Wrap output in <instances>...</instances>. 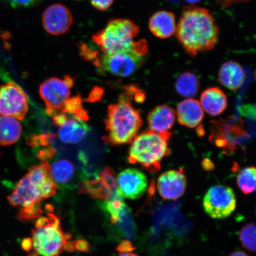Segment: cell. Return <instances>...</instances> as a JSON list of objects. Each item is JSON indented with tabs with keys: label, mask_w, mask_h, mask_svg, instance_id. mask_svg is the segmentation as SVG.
I'll list each match as a JSON object with an SVG mask.
<instances>
[{
	"label": "cell",
	"mask_w": 256,
	"mask_h": 256,
	"mask_svg": "<svg viewBox=\"0 0 256 256\" xmlns=\"http://www.w3.org/2000/svg\"><path fill=\"white\" fill-rule=\"evenodd\" d=\"M176 38L188 55L214 49L218 42L219 30L207 9L185 8L177 24Z\"/></svg>",
	"instance_id": "1"
},
{
	"label": "cell",
	"mask_w": 256,
	"mask_h": 256,
	"mask_svg": "<svg viewBox=\"0 0 256 256\" xmlns=\"http://www.w3.org/2000/svg\"><path fill=\"white\" fill-rule=\"evenodd\" d=\"M57 190L49 163L42 161L28 169V174L16 184L8 200L11 206L23 209L41 204L42 200L55 195Z\"/></svg>",
	"instance_id": "2"
},
{
	"label": "cell",
	"mask_w": 256,
	"mask_h": 256,
	"mask_svg": "<svg viewBox=\"0 0 256 256\" xmlns=\"http://www.w3.org/2000/svg\"><path fill=\"white\" fill-rule=\"evenodd\" d=\"M142 124L140 112L131 104L129 96L121 95L117 103L108 106L104 142L112 146L131 143Z\"/></svg>",
	"instance_id": "3"
},
{
	"label": "cell",
	"mask_w": 256,
	"mask_h": 256,
	"mask_svg": "<svg viewBox=\"0 0 256 256\" xmlns=\"http://www.w3.org/2000/svg\"><path fill=\"white\" fill-rule=\"evenodd\" d=\"M140 28L129 19H112L92 40L105 54L134 52L145 56L148 47L145 40L136 41Z\"/></svg>",
	"instance_id": "4"
},
{
	"label": "cell",
	"mask_w": 256,
	"mask_h": 256,
	"mask_svg": "<svg viewBox=\"0 0 256 256\" xmlns=\"http://www.w3.org/2000/svg\"><path fill=\"white\" fill-rule=\"evenodd\" d=\"M172 134L146 130L134 138L128 160L131 164L138 163L147 171L156 174L161 168L162 160L170 154L168 143Z\"/></svg>",
	"instance_id": "5"
},
{
	"label": "cell",
	"mask_w": 256,
	"mask_h": 256,
	"mask_svg": "<svg viewBox=\"0 0 256 256\" xmlns=\"http://www.w3.org/2000/svg\"><path fill=\"white\" fill-rule=\"evenodd\" d=\"M32 236L34 252L42 256H60L72 238L63 232L58 218L50 212L38 219Z\"/></svg>",
	"instance_id": "6"
},
{
	"label": "cell",
	"mask_w": 256,
	"mask_h": 256,
	"mask_svg": "<svg viewBox=\"0 0 256 256\" xmlns=\"http://www.w3.org/2000/svg\"><path fill=\"white\" fill-rule=\"evenodd\" d=\"M144 56L134 52L103 53L101 55L96 52L92 62L102 71L115 76L127 78L142 66Z\"/></svg>",
	"instance_id": "7"
},
{
	"label": "cell",
	"mask_w": 256,
	"mask_h": 256,
	"mask_svg": "<svg viewBox=\"0 0 256 256\" xmlns=\"http://www.w3.org/2000/svg\"><path fill=\"white\" fill-rule=\"evenodd\" d=\"M75 78L66 76L64 79L52 78L42 83L40 94L46 106V112L49 116L52 117L62 110L66 102L70 98Z\"/></svg>",
	"instance_id": "8"
},
{
	"label": "cell",
	"mask_w": 256,
	"mask_h": 256,
	"mask_svg": "<svg viewBox=\"0 0 256 256\" xmlns=\"http://www.w3.org/2000/svg\"><path fill=\"white\" fill-rule=\"evenodd\" d=\"M203 206L208 215L212 218H226L232 215L236 208L234 192L226 186H214L204 195Z\"/></svg>",
	"instance_id": "9"
},
{
	"label": "cell",
	"mask_w": 256,
	"mask_h": 256,
	"mask_svg": "<svg viewBox=\"0 0 256 256\" xmlns=\"http://www.w3.org/2000/svg\"><path fill=\"white\" fill-rule=\"evenodd\" d=\"M28 110V96L20 86L9 82L0 87V116L22 120Z\"/></svg>",
	"instance_id": "10"
},
{
	"label": "cell",
	"mask_w": 256,
	"mask_h": 256,
	"mask_svg": "<svg viewBox=\"0 0 256 256\" xmlns=\"http://www.w3.org/2000/svg\"><path fill=\"white\" fill-rule=\"evenodd\" d=\"M79 193L88 194L95 200L106 201L113 199L119 194L114 170L105 168L94 178L82 180L79 184Z\"/></svg>",
	"instance_id": "11"
},
{
	"label": "cell",
	"mask_w": 256,
	"mask_h": 256,
	"mask_svg": "<svg viewBox=\"0 0 256 256\" xmlns=\"http://www.w3.org/2000/svg\"><path fill=\"white\" fill-rule=\"evenodd\" d=\"M118 191L123 198L131 200L138 199L148 188V180L145 174L136 168H127L116 177Z\"/></svg>",
	"instance_id": "12"
},
{
	"label": "cell",
	"mask_w": 256,
	"mask_h": 256,
	"mask_svg": "<svg viewBox=\"0 0 256 256\" xmlns=\"http://www.w3.org/2000/svg\"><path fill=\"white\" fill-rule=\"evenodd\" d=\"M73 24L71 12L65 6L54 4L49 6L42 15V24L47 33L59 36L66 34Z\"/></svg>",
	"instance_id": "13"
},
{
	"label": "cell",
	"mask_w": 256,
	"mask_h": 256,
	"mask_svg": "<svg viewBox=\"0 0 256 256\" xmlns=\"http://www.w3.org/2000/svg\"><path fill=\"white\" fill-rule=\"evenodd\" d=\"M187 180L183 170H172L163 172L158 180V188L164 200H176L183 196Z\"/></svg>",
	"instance_id": "14"
},
{
	"label": "cell",
	"mask_w": 256,
	"mask_h": 256,
	"mask_svg": "<svg viewBox=\"0 0 256 256\" xmlns=\"http://www.w3.org/2000/svg\"><path fill=\"white\" fill-rule=\"evenodd\" d=\"M148 26L152 34L160 39H168L176 34L177 24L172 12L161 10L155 12L149 20Z\"/></svg>",
	"instance_id": "15"
},
{
	"label": "cell",
	"mask_w": 256,
	"mask_h": 256,
	"mask_svg": "<svg viewBox=\"0 0 256 256\" xmlns=\"http://www.w3.org/2000/svg\"><path fill=\"white\" fill-rule=\"evenodd\" d=\"M59 127L58 136L64 143L76 144L84 138L90 128L84 120L72 116H67Z\"/></svg>",
	"instance_id": "16"
},
{
	"label": "cell",
	"mask_w": 256,
	"mask_h": 256,
	"mask_svg": "<svg viewBox=\"0 0 256 256\" xmlns=\"http://www.w3.org/2000/svg\"><path fill=\"white\" fill-rule=\"evenodd\" d=\"M177 117L182 126L190 128L197 126L204 117L200 102L192 98L181 102L178 106Z\"/></svg>",
	"instance_id": "17"
},
{
	"label": "cell",
	"mask_w": 256,
	"mask_h": 256,
	"mask_svg": "<svg viewBox=\"0 0 256 256\" xmlns=\"http://www.w3.org/2000/svg\"><path fill=\"white\" fill-rule=\"evenodd\" d=\"M175 120V111L166 104L154 108L147 118L150 130L158 133L168 132L174 126Z\"/></svg>",
	"instance_id": "18"
},
{
	"label": "cell",
	"mask_w": 256,
	"mask_h": 256,
	"mask_svg": "<svg viewBox=\"0 0 256 256\" xmlns=\"http://www.w3.org/2000/svg\"><path fill=\"white\" fill-rule=\"evenodd\" d=\"M219 82L231 90H238L244 83L245 73L238 62L229 60L224 62L219 70Z\"/></svg>",
	"instance_id": "19"
},
{
	"label": "cell",
	"mask_w": 256,
	"mask_h": 256,
	"mask_svg": "<svg viewBox=\"0 0 256 256\" xmlns=\"http://www.w3.org/2000/svg\"><path fill=\"white\" fill-rule=\"evenodd\" d=\"M200 105L204 110L212 116H218L226 110L228 101L222 90L212 88L204 90L200 97Z\"/></svg>",
	"instance_id": "20"
},
{
	"label": "cell",
	"mask_w": 256,
	"mask_h": 256,
	"mask_svg": "<svg viewBox=\"0 0 256 256\" xmlns=\"http://www.w3.org/2000/svg\"><path fill=\"white\" fill-rule=\"evenodd\" d=\"M22 132L18 120L0 116V146H7L17 142Z\"/></svg>",
	"instance_id": "21"
},
{
	"label": "cell",
	"mask_w": 256,
	"mask_h": 256,
	"mask_svg": "<svg viewBox=\"0 0 256 256\" xmlns=\"http://www.w3.org/2000/svg\"><path fill=\"white\" fill-rule=\"evenodd\" d=\"M50 174L57 185H66L70 183L74 176L75 169L71 162L66 159L54 162L50 166Z\"/></svg>",
	"instance_id": "22"
},
{
	"label": "cell",
	"mask_w": 256,
	"mask_h": 256,
	"mask_svg": "<svg viewBox=\"0 0 256 256\" xmlns=\"http://www.w3.org/2000/svg\"><path fill=\"white\" fill-rule=\"evenodd\" d=\"M200 85V80L194 74L185 72L176 79L175 87L179 94L186 98H192L197 94Z\"/></svg>",
	"instance_id": "23"
},
{
	"label": "cell",
	"mask_w": 256,
	"mask_h": 256,
	"mask_svg": "<svg viewBox=\"0 0 256 256\" xmlns=\"http://www.w3.org/2000/svg\"><path fill=\"white\" fill-rule=\"evenodd\" d=\"M100 206L106 214H108L110 222L112 224H116L119 222L124 214L130 211L120 194L113 199L102 202Z\"/></svg>",
	"instance_id": "24"
},
{
	"label": "cell",
	"mask_w": 256,
	"mask_h": 256,
	"mask_svg": "<svg viewBox=\"0 0 256 256\" xmlns=\"http://www.w3.org/2000/svg\"><path fill=\"white\" fill-rule=\"evenodd\" d=\"M254 167L242 169L236 178L238 186L243 194H249L256 190V174Z\"/></svg>",
	"instance_id": "25"
},
{
	"label": "cell",
	"mask_w": 256,
	"mask_h": 256,
	"mask_svg": "<svg viewBox=\"0 0 256 256\" xmlns=\"http://www.w3.org/2000/svg\"><path fill=\"white\" fill-rule=\"evenodd\" d=\"M60 112L64 114H72L84 121L88 120L89 118L88 114L82 107V99L79 96L69 98Z\"/></svg>",
	"instance_id": "26"
},
{
	"label": "cell",
	"mask_w": 256,
	"mask_h": 256,
	"mask_svg": "<svg viewBox=\"0 0 256 256\" xmlns=\"http://www.w3.org/2000/svg\"><path fill=\"white\" fill-rule=\"evenodd\" d=\"M240 242L248 252H256V226L251 222L242 227L239 234Z\"/></svg>",
	"instance_id": "27"
},
{
	"label": "cell",
	"mask_w": 256,
	"mask_h": 256,
	"mask_svg": "<svg viewBox=\"0 0 256 256\" xmlns=\"http://www.w3.org/2000/svg\"><path fill=\"white\" fill-rule=\"evenodd\" d=\"M116 224L120 231L127 238H131L135 234L136 226L130 216V211L124 214L120 222Z\"/></svg>",
	"instance_id": "28"
},
{
	"label": "cell",
	"mask_w": 256,
	"mask_h": 256,
	"mask_svg": "<svg viewBox=\"0 0 256 256\" xmlns=\"http://www.w3.org/2000/svg\"><path fill=\"white\" fill-rule=\"evenodd\" d=\"M42 212L43 210H42L41 204H38L20 209L19 210L18 216L20 220L28 222V220L38 218Z\"/></svg>",
	"instance_id": "29"
},
{
	"label": "cell",
	"mask_w": 256,
	"mask_h": 256,
	"mask_svg": "<svg viewBox=\"0 0 256 256\" xmlns=\"http://www.w3.org/2000/svg\"><path fill=\"white\" fill-rule=\"evenodd\" d=\"M56 136L54 134H44L40 136H33L28 140V146L32 147H36L42 146H47L50 144L51 140L55 138Z\"/></svg>",
	"instance_id": "30"
},
{
	"label": "cell",
	"mask_w": 256,
	"mask_h": 256,
	"mask_svg": "<svg viewBox=\"0 0 256 256\" xmlns=\"http://www.w3.org/2000/svg\"><path fill=\"white\" fill-rule=\"evenodd\" d=\"M2 1L12 8H18L34 7L42 2V0H2Z\"/></svg>",
	"instance_id": "31"
},
{
	"label": "cell",
	"mask_w": 256,
	"mask_h": 256,
	"mask_svg": "<svg viewBox=\"0 0 256 256\" xmlns=\"http://www.w3.org/2000/svg\"><path fill=\"white\" fill-rule=\"evenodd\" d=\"M94 7L100 11H106L110 8L114 0H90Z\"/></svg>",
	"instance_id": "32"
},
{
	"label": "cell",
	"mask_w": 256,
	"mask_h": 256,
	"mask_svg": "<svg viewBox=\"0 0 256 256\" xmlns=\"http://www.w3.org/2000/svg\"><path fill=\"white\" fill-rule=\"evenodd\" d=\"M56 153V150L52 147H44L38 152L37 156L42 161H46V160L52 158Z\"/></svg>",
	"instance_id": "33"
},
{
	"label": "cell",
	"mask_w": 256,
	"mask_h": 256,
	"mask_svg": "<svg viewBox=\"0 0 256 256\" xmlns=\"http://www.w3.org/2000/svg\"><path fill=\"white\" fill-rule=\"evenodd\" d=\"M135 249L136 248L134 247L132 243L128 240H124V241L120 242L116 248L117 251L120 252V254L130 252L134 251Z\"/></svg>",
	"instance_id": "34"
},
{
	"label": "cell",
	"mask_w": 256,
	"mask_h": 256,
	"mask_svg": "<svg viewBox=\"0 0 256 256\" xmlns=\"http://www.w3.org/2000/svg\"><path fill=\"white\" fill-rule=\"evenodd\" d=\"M75 249L82 252H90L88 243L84 240L80 239L74 241Z\"/></svg>",
	"instance_id": "35"
},
{
	"label": "cell",
	"mask_w": 256,
	"mask_h": 256,
	"mask_svg": "<svg viewBox=\"0 0 256 256\" xmlns=\"http://www.w3.org/2000/svg\"><path fill=\"white\" fill-rule=\"evenodd\" d=\"M22 248L26 252H30L33 248V246H32V241L30 238H24L22 242Z\"/></svg>",
	"instance_id": "36"
},
{
	"label": "cell",
	"mask_w": 256,
	"mask_h": 256,
	"mask_svg": "<svg viewBox=\"0 0 256 256\" xmlns=\"http://www.w3.org/2000/svg\"><path fill=\"white\" fill-rule=\"evenodd\" d=\"M229 256H248L246 252L241 251H236L232 252Z\"/></svg>",
	"instance_id": "37"
},
{
	"label": "cell",
	"mask_w": 256,
	"mask_h": 256,
	"mask_svg": "<svg viewBox=\"0 0 256 256\" xmlns=\"http://www.w3.org/2000/svg\"><path fill=\"white\" fill-rule=\"evenodd\" d=\"M219 1L223 2L224 5L232 4V2H238V1H244V0H219Z\"/></svg>",
	"instance_id": "38"
},
{
	"label": "cell",
	"mask_w": 256,
	"mask_h": 256,
	"mask_svg": "<svg viewBox=\"0 0 256 256\" xmlns=\"http://www.w3.org/2000/svg\"><path fill=\"white\" fill-rule=\"evenodd\" d=\"M117 256H139L134 254H131V252H124V254H120Z\"/></svg>",
	"instance_id": "39"
},
{
	"label": "cell",
	"mask_w": 256,
	"mask_h": 256,
	"mask_svg": "<svg viewBox=\"0 0 256 256\" xmlns=\"http://www.w3.org/2000/svg\"><path fill=\"white\" fill-rule=\"evenodd\" d=\"M188 2L191 3V4H194L201 1V0H186Z\"/></svg>",
	"instance_id": "40"
}]
</instances>
